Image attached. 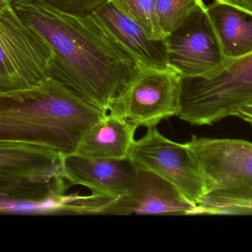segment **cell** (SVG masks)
<instances>
[{
	"label": "cell",
	"instance_id": "1",
	"mask_svg": "<svg viewBox=\"0 0 252 252\" xmlns=\"http://www.w3.org/2000/svg\"><path fill=\"white\" fill-rule=\"evenodd\" d=\"M11 4L51 46V78L102 110L110 111L139 66L102 21L94 13L63 11L47 0H12Z\"/></svg>",
	"mask_w": 252,
	"mask_h": 252
},
{
	"label": "cell",
	"instance_id": "2",
	"mask_svg": "<svg viewBox=\"0 0 252 252\" xmlns=\"http://www.w3.org/2000/svg\"><path fill=\"white\" fill-rule=\"evenodd\" d=\"M106 113L49 78L29 90L0 95V142L32 144L72 155L87 130Z\"/></svg>",
	"mask_w": 252,
	"mask_h": 252
},
{
	"label": "cell",
	"instance_id": "3",
	"mask_svg": "<svg viewBox=\"0 0 252 252\" xmlns=\"http://www.w3.org/2000/svg\"><path fill=\"white\" fill-rule=\"evenodd\" d=\"M63 155L44 146L0 142V212L16 203L59 198L69 186L62 176Z\"/></svg>",
	"mask_w": 252,
	"mask_h": 252
},
{
	"label": "cell",
	"instance_id": "4",
	"mask_svg": "<svg viewBox=\"0 0 252 252\" xmlns=\"http://www.w3.org/2000/svg\"><path fill=\"white\" fill-rule=\"evenodd\" d=\"M252 103V53L229 59L207 77L182 78L177 117L192 125H212Z\"/></svg>",
	"mask_w": 252,
	"mask_h": 252
},
{
	"label": "cell",
	"instance_id": "5",
	"mask_svg": "<svg viewBox=\"0 0 252 252\" xmlns=\"http://www.w3.org/2000/svg\"><path fill=\"white\" fill-rule=\"evenodd\" d=\"M54 53L16 11L0 6V95L29 90L51 78Z\"/></svg>",
	"mask_w": 252,
	"mask_h": 252
},
{
	"label": "cell",
	"instance_id": "6",
	"mask_svg": "<svg viewBox=\"0 0 252 252\" xmlns=\"http://www.w3.org/2000/svg\"><path fill=\"white\" fill-rule=\"evenodd\" d=\"M187 146L196 161L204 195L252 199V143L192 136Z\"/></svg>",
	"mask_w": 252,
	"mask_h": 252
},
{
	"label": "cell",
	"instance_id": "7",
	"mask_svg": "<svg viewBox=\"0 0 252 252\" xmlns=\"http://www.w3.org/2000/svg\"><path fill=\"white\" fill-rule=\"evenodd\" d=\"M182 80L171 68L139 66V73L109 112L121 115L136 128L157 127L163 120L177 116Z\"/></svg>",
	"mask_w": 252,
	"mask_h": 252
},
{
	"label": "cell",
	"instance_id": "8",
	"mask_svg": "<svg viewBox=\"0 0 252 252\" xmlns=\"http://www.w3.org/2000/svg\"><path fill=\"white\" fill-rule=\"evenodd\" d=\"M128 158L137 168L148 170L175 186L196 206L204 195V184L196 161L186 144L173 142L151 127L135 140Z\"/></svg>",
	"mask_w": 252,
	"mask_h": 252
},
{
	"label": "cell",
	"instance_id": "9",
	"mask_svg": "<svg viewBox=\"0 0 252 252\" xmlns=\"http://www.w3.org/2000/svg\"><path fill=\"white\" fill-rule=\"evenodd\" d=\"M165 42L169 67L182 78L210 76L229 61L206 10L192 13L166 37Z\"/></svg>",
	"mask_w": 252,
	"mask_h": 252
},
{
	"label": "cell",
	"instance_id": "10",
	"mask_svg": "<svg viewBox=\"0 0 252 252\" xmlns=\"http://www.w3.org/2000/svg\"><path fill=\"white\" fill-rule=\"evenodd\" d=\"M195 208L171 183L138 168L136 180L128 192L115 198L102 216H192Z\"/></svg>",
	"mask_w": 252,
	"mask_h": 252
},
{
	"label": "cell",
	"instance_id": "11",
	"mask_svg": "<svg viewBox=\"0 0 252 252\" xmlns=\"http://www.w3.org/2000/svg\"><path fill=\"white\" fill-rule=\"evenodd\" d=\"M138 168L127 157L121 159L63 155L62 176L69 186H83L92 194L119 198L128 192Z\"/></svg>",
	"mask_w": 252,
	"mask_h": 252
},
{
	"label": "cell",
	"instance_id": "12",
	"mask_svg": "<svg viewBox=\"0 0 252 252\" xmlns=\"http://www.w3.org/2000/svg\"><path fill=\"white\" fill-rule=\"evenodd\" d=\"M136 60L139 66L170 68L164 39H153L142 27L112 1L93 12Z\"/></svg>",
	"mask_w": 252,
	"mask_h": 252
},
{
	"label": "cell",
	"instance_id": "13",
	"mask_svg": "<svg viewBox=\"0 0 252 252\" xmlns=\"http://www.w3.org/2000/svg\"><path fill=\"white\" fill-rule=\"evenodd\" d=\"M136 129L121 115L107 112L87 130L75 154L107 159L127 158Z\"/></svg>",
	"mask_w": 252,
	"mask_h": 252
},
{
	"label": "cell",
	"instance_id": "14",
	"mask_svg": "<svg viewBox=\"0 0 252 252\" xmlns=\"http://www.w3.org/2000/svg\"><path fill=\"white\" fill-rule=\"evenodd\" d=\"M206 11L227 59L252 53V14L220 0H213Z\"/></svg>",
	"mask_w": 252,
	"mask_h": 252
},
{
	"label": "cell",
	"instance_id": "15",
	"mask_svg": "<svg viewBox=\"0 0 252 252\" xmlns=\"http://www.w3.org/2000/svg\"><path fill=\"white\" fill-rule=\"evenodd\" d=\"M206 8L202 0H156L157 22L165 37L192 13Z\"/></svg>",
	"mask_w": 252,
	"mask_h": 252
},
{
	"label": "cell",
	"instance_id": "16",
	"mask_svg": "<svg viewBox=\"0 0 252 252\" xmlns=\"http://www.w3.org/2000/svg\"><path fill=\"white\" fill-rule=\"evenodd\" d=\"M136 22L153 39H164L156 14V0H109Z\"/></svg>",
	"mask_w": 252,
	"mask_h": 252
},
{
	"label": "cell",
	"instance_id": "17",
	"mask_svg": "<svg viewBox=\"0 0 252 252\" xmlns=\"http://www.w3.org/2000/svg\"><path fill=\"white\" fill-rule=\"evenodd\" d=\"M252 216V199H235L204 195L192 216Z\"/></svg>",
	"mask_w": 252,
	"mask_h": 252
},
{
	"label": "cell",
	"instance_id": "18",
	"mask_svg": "<svg viewBox=\"0 0 252 252\" xmlns=\"http://www.w3.org/2000/svg\"><path fill=\"white\" fill-rule=\"evenodd\" d=\"M52 5L68 13L85 15L93 13L109 0H47Z\"/></svg>",
	"mask_w": 252,
	"mask_h": 252
},
{
	"label": "cell",
	"instance_id": "19",
	"mask_svg": "<svg viewBox=\"0 0 252 252\" xmlns=\"http://www.w3.org/2000/svg\"><path fill=\"white\" fill-rule=\"evenodd\" d=\"M252 15V0H220Z\"/></svg>",
	"mask_w": 252,
	"mask_h": 252
},
{
	"label": "cell",
	"instance_id": "20",
	"mask_svg": "<svg viewBox=\"0 0 252 252\" xmlns=\"http://www.w3.org/2000/svg\"><path fill=\"white\" fill-rule=\"evenodd\" d=\"M235 116L247 121L252 126V103L245 105L240 108Z\"/></svg>",
	"mask_w": 252,
	"mask_h": 252
},
{
	"label": "cell",
	"instance_id": "21",
	"mask_svg": "<svg viewBox=\"0 0 252 252\" xmlns=\"http://www.w3.org/2000/svg\"><path fill=\"white\" fill-rule=\"evenodd\" d=\"M12 0H0V6L11 2Z\"/></svg>",
	"mask_w": 252,
	"mask_h": 252
}]
</instances>
